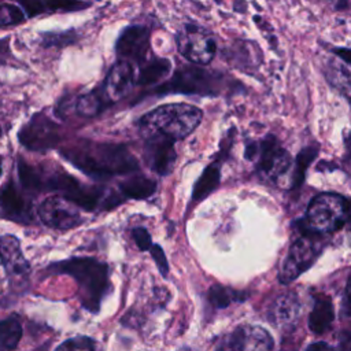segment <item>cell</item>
<instances>
[{
    "mask_svg": "<svg viewBox=\"0 0 351 351\" xmlns=\"http://www.w3.org/2000/svg\"><path fill=\"white\" fill-rule=\"evenodd\" d=\"M60 155L90 178L103 181L138 170V162L125 144L80 141L60 148Z\"/></svg>",
    "mask_w": 351,
    "mask_h": 351,
    "instance_id": "6da1fadb",
    "label": "cell"
},
{
    "mask_svg": "<svg viewBox=\"0 0 351 351\" xmlns=\"http://www.w3.org/2000/svg\"><path fill=\"white\" fill-rule=\"evenodd\" d=\"M47 271L71 276L78 285L82 307L90 313L100 310L101 300L110 288L107 263L92 256H73L53 262L47 267Z\"/></svg>",
    "mask_w": 351,
    "mask_h": 351,
    "instance_id": "7a4b0ae2",
    "label": "cell"
},
{
    "mask_svg": "<svg viewBox=\"0 0 351 351\" xmlns=\"http://www.w3.org/2000/svg\"><path fill=\"white\" fill-rule=\"evenodd\" d=\"M202 110L186 103L163 104L144 114L138 121L141 134H163L173 140L185 138L202 121Z\"/></svg>",
    "mask_w": 351,
    "mask_h": 351,
    "instance_id": "3957f363",
    "label": "cell"
},
{
    "mask_svg": "<svg viewBox=\"0 0 351 351\" xmlns=\"http://www.w3.org/2000/svg\"><path fill=\"white\" fill-rule=\"evenodd\" d=\"M350 202L336 193H321L315 196L306 211L304 228L308 233H332L347 223Z\"/></svg>",
    "mask_w": 351,
    "mask_h": 351,
    "instance_id": "277c9868",
    "label": "cell"
},
{
    "mask_svg": "<svg viewBox=\"0 0 351 351\" xmlns=\"http://www.w3.org/2000/svg\"><path fill=\"white\" fill-rule=\"evenodd\" d=\"M221 90V77L215 73L197 66H182L174 71L173 77L162 84L158 95L184 93V95H218Z\"/></svg>",
    "mask_w": 351,
    "mask_h": 351,
    "instance_id": "5b68a950",
    "label": "cell"
},
{
    "mask_svg": "<svg viewBox=\"0 0 351 351\" xmlns=\"http://www.w3.org/2000/svg\"><path fill=\"white\" fill-rule=\"evenodd\" d=\"M245 156L248 159L258 158V171L270 181H278L291 166L289 154L271 136H267L259 144L250 143L245 148Z\"/></svg>",
    "mask_w": 351,
    "mask_h": 351,
    "instance_id": "8992f818",
    "label": "cell"
},
{
    "mask_svg": "<svg viewBox=\"0 0 351 351\" xmlns=\"http://www.w3.org/2000/svg\"><path fill=\"white\" fill-rule=\"evenodd\" d=\"M317 236L318 234L307 232V234L300 236L292 243L280 269L278 276L281 282L287 284L293 281L314 263L322 248V244Z\"/></svg>",
    "mask_w": 351,
    "mask_h": 351,
    "instance_id": "52a82bcc",
    "label": "cell"
},
{
    "mask_svg": "<svg viewBox=\"0 0 351 351\" xmlns=\"http://www.w3.org/2000/svg\"><path fill=\"white\" fill-rule=\"evenodd\" d=\"M18 140L29 151L45 152L59 143L60 128L44 112H37L21 128Z\"/></svg>",
    "mask_w": 351,
    "mask_h": 351,
    "instance_id": "ba28073f",
    "label": "cell"
},
{
    "mask_svg": "<svg viewBox=\"0 0 351 351\" xmlns=\"http://www.w3.org/2000/svg\"><path fill=\"white\" fill-rule=\"evenodd\" d=\"M177 47L185 59L196 64L210 63L217 51L214 37L195 25H185L178 32Z\"/></svg>",
    "mask_w": 351,
    "mask_h": 351,
    "instance_id": "9c48e42d",
    "label": "cell"
},
{
    "mask_svg": "<svg viewBox=\"0 0 351 351\" xmlns=\"http://www.w3.org/2000/svg\"><path fill=\"white\" fill-rule=\"evenodd\" d=\"M78 208L80 207L67 200L64 196H52L40 203L38 217L41 222L51 229L69 230L80 226L84 222Z\"/></svg>",
    "mask_w": 351,
    "mask_h": 351,
    "instance_id": "30bf717a",
    "label": "cell"
},
{
    "mask_svg": "<svg viewBox=\"0 0 351 351\" xmlns=\"http://www.w3.org/2000/svg\"><path fill=\"white\" fill-rule=\"evenodd\" d=\"M144 138L143 158L147 166L158 176H169L173 171L177 159L174 149L176 140L163 134H149Z\"/></svg>",
    "mask_w": 351,
    "mask_h": 351,
    "instance_id": "8fae6325",
    "label": "cell"
},
{
    "mask_svg": "<svg viewBox=\"0 0 351 351\" xmlns=\"http://www.w3.org/2000/svg\"><path fill=\"white\" fill-rule=\"evenodd\" d=\"M218 348L221 350H270L273 339L267 330L261 326H240L223 337Z\"/></svg>",
    "mask_w": 351,
    "mask_h": 351,
    "instance_id": "7c38bea8",
    "label": "cell"
},
{
    "mask_svg": "<svg viewBox=\"0 0 351 351\" xmlns=\"http://www.w3.org/2000/svg\"><path fill=\"white\" fill-rule=\"evenodd\" d=\"M149 49V30L145 26H129L117 40L115 51L121 59L143 63Z\"/></svg>",
    "mask_w": 351,
    "mask_h": 351,
    "instance_id": "4fadbf2b",
    "label": "cell"
},
{
    "mask_svg": "<svg viewBox=\"0 0 351 351\" xmlns=\"http://www.w3.org/2000/svg\"><path fill=\"white\" fill-rule=\"evenodd\" d=\"M136 84V74L132 66V62L126 59H119L108 71L107 77L103 81V85L99 86L104 93L107 100L112 104L117 100H121Z\"/></svg>",
    "mask_w": 351,
    "mask_h": 351,
    "instance_id": "5bb4252c",
    "label": "cell"
},
{
    "mask_svg": "<svg viewBox=\"0 0 351 351\" xmlns=\"http://www.w3.org/2000/svg\"><path fill=\"white\" fill-rule=\"evenodd\" d=\"M0 214L5 219L21 223H30L33 219L32 204L16 188L14 181L7 182L0 189Z\"/></svg>",
    "mask_w": 351,
    "mask_h": 351,
    "instance_id": "9a60e30c",
    "label": "cell"
},
{
    "mask_svg": "<svg viewBox=\"0 0 351 351\" xmlns=\"http://www.w3.org/2000/svg\"><path fill=\"white\" fill-rule=\"evenodd\" d=\"M0 261L10 277H23L30 271V265L23 256L21 241L12 234L0 237Z\"/></svg>",
    "mask_w": 351,
    "mask_h": 351,
    "instance_id": "2e32d148",
    "label": "cell"
},
{
    "mask_svg": "<svg viewBox=\"0 0 351 351\" xmlns=\"http://www.w3.org/2000/svg\"><path fill=\"white\" fill-rule=\"evenodd\" d=\"M300 315V304L293 293L280 295L269 310L270 321L281 329H291L295 326Z\"/></svg>",
    "mask_w": 351,
    "mask_h": 351,
    "instance_id": "e0dca14e",
    "label": "cell"
},
{
    "mask_svg": "<svg viewBox=\"0 0 351 351\" xmlns=\"http://www.w3.org/2000/svg\"><path fill=\"white\" fill-rule=\"evenodd\" d=\"M119 191L123 199L144 200L155 193L156 182L147 176L134 174L119 184Z\"/></svg>",
    "mask_w": 351,
    "mask_h": 351,
    "instance_id": "ac0fdd59",
    "label": "cell"
},
{
    "mask_svg": "<svg viewBox=\"0 0 351 351\" xmlns=\"http://www.w3.org/2000/svg\"><path fill=\"white\" fill-rule=\"evenodd\" d=\"M171 69V63L165 58H152L149 60H144L137 71L136 84L140 86L154 85L165 78Z\"/></svg>",
    "mask_w": 351,
    "mask_h": 351,
    "instance_id": "d6986e66",
    "label": "cell"
},
{
    "mask_svg": "<svg viewBox=\"0 0 351 351\" xmlns=\"http://www.w3.org/2000/svg\"><path fill=\"white\" fill-rule=\"evenodd\" d=\"M335 318V311L330 299H328L324 295H319L315 298L313 310L308 317V328L314 333H324L326 332Z\"/></svg>",
    "mask_w": 351,
    "mask_h": 351,
    "instance_id": "ffe728a7",
    "label": "cell"
},
{
    "mask_svg": "<svg viewBox=\"0 0 351 351\" xmlns=\"http://www.w3.org/2000/svg\"><path fill=\"white\" fill-rule=\"evenodd\" d=\"M111 103L107 100L100 88H96L77 99L75 110L80 115L85 118H92L104 111Z\"/></svg>",
    "mask_w": 351,
    "mask_h": 351,
    "instance_id": "44dd1931",
    "label": "cell"
},
{
    "mask_svg": "<svg viewBox=\"0 0 351 351\" xmlns=\"http://www.w3.org/2000/svg\"><path fill=\"white\" fill-rule=\"evenodd\" d=\"M219 180H221L219 165L217 162H214L203 170L202 176L195 182V186L192 191V199L195 202H199V200H203L204 197H207L218 186Z\"/></svg>",
    "mask_w": 351,
    "mask_h": 351,
    "instance_id": "7402d4cb",
    "label": "cell"
},
{
    "mask_svg": "<svg viewBox=\"0 0 351 351\" xmlns=\"http://www.w3.org/2000/svg\"><path fill=\"white\" fill-rule=\"evenodd\" d=\"M22 337V324L19 315L10 314L0 319V350H14Z\"/></svg>",
    "mask_w": 351,
    "mask_h": 351,
    "instance_id": "603a6c76",
    "label": "cell"
},
{
    "mask_svg": "<svg viewBox=\"0 0 351 351\" xmlns=\"http://www.w3.org/2000/svg\"><path fill=\"white\" fill-rule=\"evenodd\" d=\"M18 178L23 188L27 192H40L44 191L43 188V173L37 167L32 166L30 163L25 162L23 159H18Z\"/></svg>",
    "mask_w": 351,
    "mask_h": 351,
    "instance_id": "cb8c5ba5",
    "label": "cell"
},
{
    "mask_svg": "<svg viewBox=\"0 0 351 351\" xmlns=\"http://www.w3.org/2000/svg\"><path fill=\"white\" fill-rule=\"evenodd\" d=\"M247 296L244 292L241 291H236L223 285H213L208 289V300L210 303L217 307V308H225L229 304L234 303V302H241L244 300Z\"/></svg>",
    "mask_w": 351,
    "mask_h": 351,
    "instance_id": "d4e9b609",
    "label": "cell"
},
{
    "mask_svg": "<svg viewBox=\"0 0 351 351\" xmlns=\"http://www.w3.org/2000/svg\"><path fill=\"white\" fill-rule=\"evenodd\" d=\"M315 155H317V147H307L299 152L296 158V167L292 174V182H291L292 188H298L303 182L306 169L308 167V163L315 158Z\"/></svg>",
    "mask_w": 351,
    "mask_h": 351,
    "instance_id": "484cf974",
    "label": "cell"
},
{
    "mask_svg": "<svg viewBox=\"0 0 351 351\" xmlns=\"http://www.w3.org/2000/svg\"><path fill=\"white\" fill-rule=\"evenodd\" d=\"M25 19L22 10L14 4L0 3V26L16 25Z\"/></svg>",
    "mask_w": 351,
    "mask_h": 351,
    "instance_id": "4316f807",
    "label": "cell"
},
{
    "mask_svg": "<svg viewBox=\"0 0 351 351\" xmlns=\"http://www.w3.org/2000/svg\"><path fill=\"white\" fill-rule=\"evenodd\" d=\"M96 347V343L93 339L86 336H77L64 340L62 344L56 347V350H93Z\"/></svg>",
    "mask_w": 351,
    "mask_h": 351,
    "instance_id": "83f0119b",
    "label": "cell"
},
{
    "mask_svg": "<svg viewBox=\"0 0 351 351\" xmlns=\"http://www.w3.org/2000/svg\"><path fill=\"white\" fill-rule=\"evenodd\" d=\"M132 236L136 241V245L138 247L140 251H149V248L152 247V239L149 232L147 230V228L144 226H138V228H133L132 229Z\"/></svg>",
    "mask_w": 351,
    "mask_h": 351,
    "instance_id": "f1b7e54d",
    "label": "cell"
},
{
    "mask_svg": "<svg viewBox=\"0 0 351 351\" xmlns=\"http://www.w3.org/2000/svg\"><path fill=\"white\" fill-rule=\"evenodd\" d=\"M149 252H151L152 259L156 263V267H158L159 273L162 274V277L166 278L167 274H169V263H167L166 255L163 252V248L159 244H152V247L149 248Z\"/></svg>",
    "mask_w": 351,
    "mask_h": 351,
    "instance_id": "f546056e",
    "label": "cell"
},
{
    "mask_svg": "<svg viewBox=\"0 0 351 351\" xmlns=\"http://www.w3.org/2000/svg\"><path fill=\"white\" fill-rule=\"evenodd\" d=\"M47 7L51 10H64V11H74L82 7H88V3H81L78 0H43Z\"/></svg>",
    "mask_w": 351,
    "mask_h": 351,
    "instance_id": "4dcf8cb0",
    "label": "cell"
},
{
    "mask_svg": "<svg viewBox=\"0 0 351 351\" xmlns=\"http://www.w3.org/2000/svg\"><path fill=\"white\" fill-rule=\"evenodd\" d=\"M18 3L23 7L29 16L41 14L45 10V4L43 0H18Z\"/></svg>",
    "mask_w": 351,
    "mask_h": 351,
    "instance_id": "1f68e13d",
    "label": "cell"
},
{
    "mask_svg": "<svg viewBox=\"0 0 351 351\" xmlns=\"http://www.w3.org/2000/svg\"><path fill=\"white\" fill-rule=\"evenodd\" d=\"M73 41V34L62 33V34H45L44 36V45H66Z\"/></svg>",
    "mask_w": 351,
    "mask_h": 351,
    "instance_id": "d6a6232c",
    "label": "cell"
},
{
    "mask_svg": "<svg viewBox=\"0 0 351 351\" xmlns=\"http://www.w3.org/2000/svg\"><path fill=\"white\" fill-rule=\"evenodd\" d=\"M343 313L347 317H351V276L347 281L346 291H344V298H343Z\"/></svg>",
    "mask_w": 351,
    "mask_h": 351,
    "instance_id": "836d02e7",
    "label": "cell"
},
{
    "mask_svg": "<svg viewBox=\"0 0 351 351\" xmlns=\"http://www.w3.org/2000/svg\"><path fill=\"white\" fill-rule=\"evenodd\" d=\"M335 53L343 59L346 63L351 64V49L350 48H336L335 49Z\"/></svg>",
    "mask_w": 351,
    "mask_h": 351,
    "instance_id": "e575fe53",
    "label": "cell"
},
{
    "mask_svg": "<svg viewBox=\"0 0 351 351\" xmlns=\"http://www.w3.org/2000/svg\"><path fill=\"white\" fill-rule=\"evenodd\" d=\"M343 348H351V330H348L343 339Z\"/></svg>",
    "mask_w": 351,
    "mask_h": 351,
    "instance_id": "d590c367",
    "label": "cell"
},
{
    "mask_svg": "<svg viewBox=\"0 0 351 351\" xmlns=\"http://www.w3.org/2000/svg\"><path fill=\"white\" fill-rule=\"evenodd\" d=\"M347 237L350 240V244H351V203H350V215H348V219H347Z\"/></svg>",
    "mask_w": 351,
    "mask_h": 351,
    "instance_id": "8d00e7d4",
    "label": "cell"
},
{
    "mask_svg": "<svg viewBox=\"0 0 351 351\" xmlns=\"http://www.w3.org/2000/svg\"><path fill=\"white\" fill-rule=\"evenodd\" d=\"M308 348H330V347H328L326 344H318V343H315V344H311Z\"/></svg>",
    "mask_w": 351,
    "mask_h": 351,
    "instance_id": "74e56055",
    "label": "cell"
},
{
    "mask_svg": "<svg viewBox=\"0 0 351 351\" xmlns=\"http://www.w3.org/2000/svg\"><path fill=\"white\" fill-rule=\"evenodd\" d=\"M1 171H3V169H1V159H0V176H1Z\"/></svg>",
    "mask_w": 351,
    "mask_h": 351,
    "instance_id": "f35d334b",
    "label": "cell"
},
{
    "mask_svg": "<svg viewBox=\"0 0 351 351\" xmlns=\"http://www.w3.org/2000/svg\"><path fill=\"white\" fill-rule=\"evenodd\" d=\"M0 137H1V130H0Z\"/></svg>",
    "mask_w": 351,
    "mask_h": 351,
    "instance_id": "ab89813d",
    "label": "cell"
}]
</instances>
